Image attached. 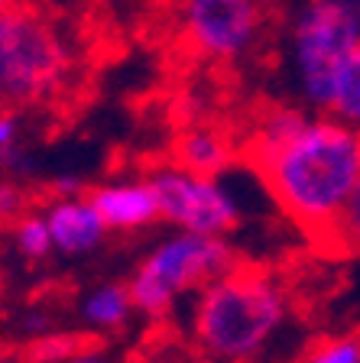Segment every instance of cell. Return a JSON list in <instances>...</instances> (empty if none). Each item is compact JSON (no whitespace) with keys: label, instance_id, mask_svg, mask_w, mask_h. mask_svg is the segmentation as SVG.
I'll list each match as a JSON object with an SVG mask.
<instances>
[{"label":"cell","instance_id":"d6986e66","mask_svg":"<svg viewBox=\"0 0 360 363\" xmlns=\"http://www.w3.org/2000/svg\"><path fill=\"white\" fill-rule=\"evenodd\" d=\"M10 4H20V0H0V7H10Z\"/></svg>","mask_w":360,"mask_h":363},{"label":"cell","instance_id":"8fae6325","mask_svg":"<svg viewBox=\"0 0 360 363\" xmlns=\"http://www.w3.org/2000/svg\"><path fill=\"white\" fill-rule=\"evenodd\" d=\"M107 337L88 331H72V334H53V337H39L26 347L13 350L20 363H72L78 357L88 354H104Z\"/></svg>","mask_w":360,"mask_h":363},{"label":"cell","instance_id":"7a4b0ae2","mask_svg":"<svg viewBox=\"0 0 360 363\" xmlns=\"http://www.w3.org/2000/svg\"><path fill=\"white\" fill-rule=\"evenodd\" d=\"M285 321V279L266 263L237 259L202 289L195 347L218 363H253Z\"/></svg>","mask_w":360,"mask_h":363},{"label":"cell","instance_id":"5bb4252c","mask_svg":"<svg viewBox=\"0 0 360 363\" xmlns=\"http://www.w3.org/2000/svg\"><path fill=\"white\" fill-rule=\"evenodd\" d=\"M130 305L133 302H130L127 286H101L98 292L84 302V315H88V321H94V325L120 328L130 311Z\"/></svg>","mask_w":360,"mask_h":363},{"label":"cell","instance_id":"2e32d148","mask_svg":"<svg viewBox=\"0 0 360 363\" xmlns=\"http://www.w3.org/2000/svg\"><path fill=\"white\" fill-rule=\"evenodd\" d=\"M16 230V247L26 259H45L53 253V230H49V220L43 218H23L20 224L13 227Z\"/></svg>","mask_w":360,"mask_h":363},{"label":"cell","instance_id":"e0dca14e","mask_svg":"<svg viewBox=\"0 0 360 363\" xmlns=\"http://www.w3.org/2000/svg\"><path fill=\"white\" fill-rule=\"evenodd\" d=\"M16 140V111H0V159H7Z\"/></svg>","mask_w":360,"mask_h":363},{"label":"cell","instance_id":"8992f818","mask_svg":"<svg viewBox=\"0 0 360 363\" xmlns=\"http://www.w3.org/2000/svg\"><path fill=\"white\" fill-rule=\"evenodd\" d=\"M188 52L208 62H244L270 33V0H179Z\"/></svg>","mask_w":360,"mask_h":363},{"label":"cell","instance_id":"4fadbf2b","mask_svg":"<svg viewBox=\"0 0 360 363\" xmlns=\"http://www.w3.org/2000/svg\"><path fill=\"white\" fill-rule=\"evenodd\" d=\"M331 117L334 121H344L351 127H360V43L351 52V59L344 62L338 78V91H334V101H331Z\"/></svg>","mask_w":360,"mask_h":363},{"label":"cell","instance_id":"277c9868","mask_svg":"<svg viewBox=\"0 0 360 363\" xmlns=\"http://www.w3.org/2000/svg\"><path fill=\"white\" fill-rule=\"evenodd\" d=\"M360 43V16L347 0H302L289 23L293 75L308 107L328 113L344 62Z\"/></svg>","mask_w":360,"mask_h":363},{"label":"cell","instance_id":"52a82bcc","mask_svg":"<svg viewBox=\"0 0 360 363\" xmlns=\"http://www.w3.org/2000/svg\"><path fill=\"white\" fill-rule=\"evenodd\" d=\"M156 195L159 218L182 224L195 234H227L237 227V208L208 175L185 172L179 166H163L146 182Z\"/></svg>","mask_w":360,"mask_h":363},{"label":"cell","instance_id":"ba28073f","mask_svg":"<svg viewBox=\"0 0 360 363\" xmlns=\"http://www.w3.org/2000/svg\"><path fill=\"white\" fill-rule=\"evenodd\" d=\"M234 159H237V140L227 130H218L211 123L185 127L173 140V166L185 169V172L214 179L218 172H224L231 166Z\"/></svg>","mask_w":360,"mask_h":363},{"label":"cell","instance_id":"30bf717a","mask_svg":"<svg viewBox=\"0 0 360 363\" xmlns=\"http://www.w3.org/2000/svg\"><path fill=\"white\" fill-rule=\"evenodd\" d=\"M49 230H53V247L62 253H88L104 240L107 224L94 211L91 201H62L49 208Z\"/></svg>","mask_w":360,"mask_h":363},{"label":"cell","instance_id":"9a60e30c","mask_svg":"<svg viewBox=\"0 0 360 363\" xmlns=\"http://www.w3.org/2000/svg\"><path fill=\"white\" fill-rule=\"evenodd\" d=\"M49 191H36V189H20L13 182H0V230H13L23 218L33 214V204L43 201Z\"/></svg>","mask_w":360,"mask_h":363},{"label":"cell","instance_id":"5b68a950","mask_svg":"<svg viewBox=\"0 0 360 363\" xmlns=\"http://www.w3.org/2000/svg\"><path fill=\"white\" fill-rule=\"evenodd\" d=\"M237 259V253L214 234L188 230L182 237L165 240L146 257V263L136 269L133 282L127 286L130 302L153 321H163L173 308L175 295L188 289H204L208 282L224 276Z\"/></svg>","mask_w":360,"mask_h":363},{"label":"cell","instance_id":"3957f363","mask_svg":"<svg viewBox=\"0 0 360 363\" xmlns=\"http://www.w3.org/2000/svg\"><path fill=\"white\" fill-rule=\"evenodd\" d=\"M72 78V52L36 4L0 7V111L53 104Z\"/></svg>","mask_w":360,"mask_h":363},{"label":"cell","instance_id":"ac0fdd59","mask_svg":"<svg viewBox=\"0 0 360 363\" xmlns=\"http://www.w3.org/2000/svg\"><path fill=\"white\" fill-rule=\"evenodd\" d=\"M347 7H351V10H354V13H357V16H360V0H347Z\"/></svg>","mask_w":360,"mask_h":363},{"label":"cell","instance_id":"7c38bea8","mask_svg":"<svg viewBox=\"0 0 360 363\" xmlns=\"http://www.w3.org/2000/svg\"><path fill=\"white\" fill-rule=\"evenodd\" d=\"M318 257H328V259L360 257V179L354 185L351 198L344 201V208H341L334 227H331L328 240L318 250Z\"/></svg>","mask_w":360,"mask_h":363},{"label":"cell","instance_id":"9c48e42d","mask_svg":"<svg viewBox=\"0 0 360 363\" xmlns=\"http://www.w3.org/2000/svg\"><path fill=\"white\" fill-rule=\"evenodd\" d=\"M88 201L114 230H136L159 218V204L150 185H111V189H91Z\"/></svg>","mask_w":360,"mask_h":363},{"label":"cell","instance_id":"6da1fadb","mask_svg":"<svg viewBox=\"0 0 360 363\" xmlns=\"http://www.w3.org/2000/svg\"><path fill=\"white\" fill-rule=\"evenodd\" d=\"M237 159L260 175L318 253L360 179V130L344 121H308L293 107H270L237 136Z\"/></svg>","mask_w":360,"mask_h":363}]
</instances>
